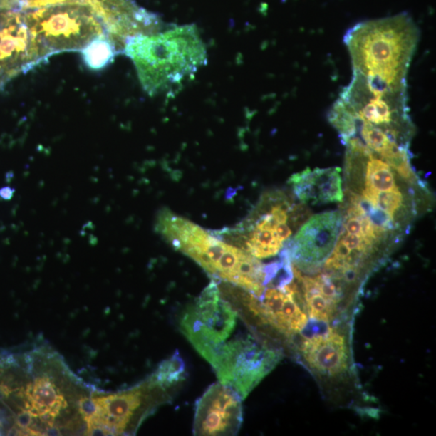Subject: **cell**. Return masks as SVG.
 I'll return each instance as SVG.
<instances>
[{
    "mask_svg": "<svg viewBox=\"0 0 436 436\" xmlns=\"http://www.w3.org/2000/svg\"><path fill=\"white\" fill-rule=\"evenodd\" d=\"M24 355L23 385H7L4 395L16 415L9 434L86 435L88 387L51 349L36 347Z\"/></svg>",
    "mask_w": 436,
    "mask_h": 436,
    "instance_id": "6da1fadb",
    "label": "cell"
},
{
    "mask_svg": "<svg viewBox=\"0 0 436 436\" xmlns=\"http://www.w3.org/2000/svg\"><path fill=\"white\" fill-rule=\"evenodd\" d=\"M420 35L413 18L403 12L357 24L343 41L354 74L390 88H405Z\"/></svg>",
    "mask_w": 436,
    "mask_h": 436,
    "instance_id": "7a4b0ae2",
    "label": "cell"
},
{
    "mask_svg": "<svg viewBox=\"0 0 436 436\" xmlns=\"http://www.w3.org/2000/svg\"><path fill=\"white\" fill-rule=\"evenodd\" d=\"M155 229L175 250L193 259L217 280L244 289L257 298L263 294L268 284L266 266L249 253L167 209L160 211Z\"/></svg>",
    "mask_w": 436,
    "mask_h": 436,
    "instance_id": "3957f363",
    "label": "cell"
},
{
    "mask_svg": "<svg viewBox=\"0 0 436 436\" xmlns=\"http://www.w3.org/2000/svg\"><path fill=\"white\" fill-rule=\"evenodd\" d=\"M124 53L133 61L139 81L150 96L178 88L207 61L205 45L194 24L133 36L126 41Z\"/></svg>",
    "mask_w": 436,
    "mask_h": 436,
    "instance_id": "277c9868",
    "label": "cell"
},
{
    "mask_svg": "<svg viewBox=\"0 0 436 436\" xmlns=\"http://www.w3.org/2000/svg\"><path fill=\"white\" fill-rule=\"evenodd\" d=\"M182 381L160 366L147 380L129 389L93 392L86 435H135L148 417L172 401Z\"/></svg>",
    "mask_w": 436,
    "mask_h": 436,
    "instance_id": "5b68a950",
    "label": "cell"
},
{
    "mask_svg": "<svg viewBox=\"0 0 436 436\" xmlns=\"http://www.w3.org/2000/svg\"><path fill=\"white\" fill-rule=\"evenodd\" d=\"M24 11L48 59L60 53L81 51L95 36L108 34L104 21L88 5L70 3Z\"/></svg>",
    "mask_w": 436,
    "mask_h": 436,
    "instance_id": "8992f818",
    "label": "cell"
},
{
    "mask_svg": "<svg viewBox=\"0 0 436 436\" xmlns=\"http://www.w3.org/2000/svg\"><path fill=\"white\" fill-rule=\"evenodd\" d=\"M338 98L357 119L383 130L393 142L408 147L413 125L408 110V88H390L354 74Z\"/></svg>",
    "mask_w": 436,
    "mask_h": 436,
    "instance_id": "52a82bcc",
    "label": "cell"
},
{
    "mask_svg": "<svg viewBox=\"0 0 436 436\" xmlns=\"http://www.w3.org/2000/svg\"><path fill=\"white\" fill-rule=\"evenodd\" d=\"M242 398L227 385H212L196 404L193 422L195 435H235L242 417Z\"/></svg>",
    "mask_w": 436,
    "mask_h": 436,
    "instance_id": "ba28073f",
    "label": "cell"
},
{
    "mask_svg": "<svg viewBox=\"0 0 436 436\" xmlns=\"http://www.w3.org/2000/svg\"><path fill=\"white\" fill-rule=\"evenodd\" d=\"M299 353L306 367L318 378L338 379L349 371V338L341 328L331 327L322 334L305 337Z\"/></svg>",
    "mask_w": 436,
    "mask_h": 436,
    "instance_id": "9c48e42d",
    "label": "cell"
},
{
    "mask_svg": "<svg viewBox=\"0 0 436 436\" xmlns=\"http://www.w3.org/2000/svg\"><path fill=\"white\" fill-rule=\"evenodd\" d=\"M341 216L326 213L312 217L305 224L294 241H289L283 256L294 260L301 269L316 266L329 256L337 242Z\"/></svg>",
    "mask_w": 436,
    "mask_h": 436,
    "instance_id": "30bf717a",
    "label": "cell"
},
{
    "mask_svg": "<svg viewBox=\"0 0 436 436\" xmlns=\"http://www.w3.org/2000/svg\"><path fill=\"white\" fill-rule=\"evenodd\" d=\"M21 9H33L62 4L88 5L104 21L109 33H117L135 16V9L127 0H16Z\"/></svg>",
    "mask_w": 436,
    "mask_h": 436,
    "instance_id": "8fae6325",
    "label": "cell"
},
{
    "mask_svg": "<svg viewBox=\"0 0 436 436\" xmlns=\"http://www.w3.org/2000/svg\"><path fill=\"white\" fill-rule=\"evenodd\" d=\"M294 277L302 291L303 299L308 316L320 323H329L336 318L341 302L326 295L319 286L316 276L301 274L295 266H292Z\"/></svg>",
    "mask_w": 436,
    "mask_h": 436,
    "instance_id": "7c38bea8",
    "label": "cell"
},
{
    "mask_svg": "<svg viewBox=\"0 0 436 436\" xmlns=\"http://www.w3.org/2000/svg\"><path fill=\"white\" fill-rule=\"evenodd\" d=\"M341 169L338 167L311 170V180L315 203L341 202L343 199Z\"/></svg>",
    "mask_w": 436,
    "mask_h": 436,
    "instance_id": "4fadbf2b",
    "label": "cell"
},
{
    "mask_svg": "<svg viewBox=\"0 0 436 436\" xmlns=\"http://www.w3.org/2000/svg\"><path fill=\"white\" fill-rule=\"evenodd\" d=\"M360 148L367 160L366 189L377 192L398 189L391 167L362 142Z\"/></svg>",
    "mask_w": 436,
    "mask_h": 436,
    "instance_id": "5bb4252c",
    "label": "cell"
},
{
    "mask_svg": "<svg viewBox=\"0 0 436 436\" xmlns=\"http://www.w3.org/2000/svg\"><path fill=\"white\" fill-rule=\"evenodd\" d=\"M83 62L87 68L93 71H100L110 65L116 54V46L108 38V34L95 36L80 51Z\"/></svg>",
    "mask_w": 436,
    "mask_h": 436,
    "instance_id": "9a60e30c",
    "label": "cell"
},
{
    "mask_svg": "<svg viewBox=\"0 0 436 436\" xmlns=\"http://www.w3.org/2000/svg\"><path fill=\"white\" fill-rule=\"evenodd\" d=\"M362 197L375 207L392 216H395L396 212L402 207L404 199L402 192L399 191V187L390 191L378 192L365 189L363 191Z\"/></svg>",
    "mask_w": 436,
    "mask_h": 436,
    "instance_id": "2e32d148",
    "label": "cell"
}]
</instances>
